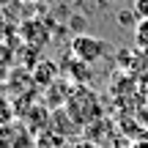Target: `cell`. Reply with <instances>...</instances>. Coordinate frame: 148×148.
Returning <instances> with one entry per match:
<instances>
[{
  "label": "cell",
  "mask_w": 148,
  "mask_h": 148,
  "mask_svg": "<svg viewBox=\"0 0 148 148\" xmlns=\"http://www.w3.org/2000/svg\"><path fill=\"white\" fill-rule=\"evenodd\" d=\"M63 112L69 115V121L74 126H82V129L93 126L101 118V104H99L96 90H90L88 85H71L69 99L63 104Z\"/></svg>",
  "instance_id": "obj_1"
},
{
  "label": "cell",
  "mask_w": 148,
  "mask_h": 148,
  "mask_svg": "<svg viewBox=\"0 0 148 148\" xmlns=\"http://www.w3.org/2000/svg\"><path fill=\"white\" fill-rule=\"evenodd\" d=\"M71 55L82 63L93 66L96 60H101L107 55V41L96 36H74L71 38Z\"/></svg>",
  "instance_id": "obj_2"
},
{
  "label": "cell",
  "mask_w": 148,
  "mask_h": 148,
  "mask_svg": "<svg viewBox=\"0 0 148 148\" xmlns=\"http://www.w3.org/2000/svg\"><path fill=\"white\" fill-rule=\"evenodd\" d=\"M55 77H58V63H52V60H41V63L33 69V82L41 85V88L55 85Z\"/></svg>",
  "instance_id": "obj_3"
},
{
  "label": "cell",
  "mask_w": 148,
  "mask_h": 148,
  "mask_svg": "<svg viewBox=\"0 0 148 148\" xmlns=\"http://www.w3.org/2000/svg\"><path fill=\"white\" fill-rule=\"evenodd\" d=\"M66 71H69V77L74 79V85H88L90 77H93V69H90L88 63H82V60H66Z\"/></svg>",
  "instance_id": "obj_4"
},
{
  "label": "cell",
  "mask_w": 148,
  "mask_h": 148,
  "mask_svg": "<svg viewBox=\"0 0 148 148\" xmlns=\"http://www.w3.org/2000/svg\"><path fill=\"white\" fill-rule=\"evenodd\" d=\"M22 36L27 38V41H36V47H41L44 41H47V27L41 25V22H25L22 25Z\"/></svg>",
  "instance_id": "obj_5"
},
{
  "label": "cell",
  "mask_w": 148,
  "mask_h": 148,
  "mask_svg": "<svg viewBox=\"0 0 148 148\" xmlns=\"http://www.w3.org/2000/svg\"><path fill=\"white\" fill-rule=\"evenodd\" d=\"M134 41H137V49H148V19L137 22V27H134Z\"/></svg>",
  "instance_id": "obj_6"
},
{
  "label": "cell",
  "mask_w": 148,
  "mask_h": 148,
  "mask_svg": "<svg viewBox=\"0 0 148 148\" xmlns=\"http://www.w3.org/2000/svg\"><path fill=\"white\" fill-rule=\"evenodd\" d=\"M118 22H121L123 27H132V25L137 27V22H140V19L134 16V11H132V8H123V11H118Z\"/></svg>",
  "instance_id": "obj_7"
},
{
  "label": "cell",
  "mask_w": 148,
  "mask_h": 148,
  "mask_svg": "<svg viewBox=\"0 0 148 148\" xmlns=\"http://www.w3.org/2000/svg\"><path fill=\"white\" fill-rule=\"evenodd\" d=\"M132 11L137 19H148V0H132Z\"/></svg>",
  "instance_id": "obj_8"
},
{
  "label": "cell",
  "mask_w": 148,
  "mask_h": 148,
  "mask_svg": "<svg viewBox=\"0 0 148 148\" xmlns=\"http://www.w3.org/2000/svg\"><path fill=\"white\" fill-rule=\"evenodd\" d=\"M69 148H101V145L93 143V140H79V143H74V145H69Z\"/></svg>",
  "instance_id": "obj_9"
},
{
  "label": "cell",
  "mask_w": 148,
  "mask_h": 148,
  "mask_svg": "<svg viewBox=\"0 0 148 148\" xmlns=\"http://www.w3.org/2000/svg\"><path fill=\"white\" fill-rule=\"evenodd\" d=\"M129 148H148V137H140V140H134Z\"/></svg>",
  "instance_id": "obj_10"
},
{
  "label": "cell",
  "mask_w": 148,
  "mask_h": 148,
  "mask_svg": "<svg viewBox=\"0 0 148 148\" xmlns=\"http://www.w3.org/2000/svg\"><path fill=\"white\" fill-rule=\"evenodd\" d=\"M5 3H16V0H0V5H5Z\"/></svg>",
  "instance_id": "obj_11"
},
{
  "label": "cell",
  "mask_w": 148,
  "mask_h": 148,
  "mask_svg": "<svg viewBox=\"0 0 148 148\" xmlns=\"http://www.w3.org/2000/svg\"><path fill=\"white\" fill-rule=\"evenodd\" d=\"M104 3H112V0H104Z\"/></svg>",
  "instance_id": "obj_12"
}]
</instances>
